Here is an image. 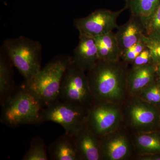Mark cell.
I'll list each match as a JSON object with an SVG mask.
<instances>
[{"instance_id": "1", "label": "cell", "mask_w": 160, "mask_h": 160, "mask_svg": "<svg viewBox=\"0 0 160 160\" xmlns=\"http://www.w3.org/2000/svg\"><path fill=\"white\" fill-rule=\"evenodd\" d=\"M126 63L99 60L87 71L89 88L94 101L113 103L125 95L127 72Z\"/></svg>"}, {"instance_id": "2", "label": "cell", "mask_w": 160, "mask_h": 160, "mask_svg": "<svg viewBox=\"0 0 160 160\" xmlns=\"http://www.w3.org/2000/svg\"><path fill=\"white\" fill-rule=\"evenodd\" d=\"M44 107L42 102L25 85L15 89L9 99L2 106L1 122L12 128L42 122Z\"/></svg>"}, {"instance_id": "3", "label": "cell", "mask_w": 160, "mask_h": 160, "mask_svg": "<svg viewBox=\"0 0 160 160\" xmlns=\"http://www.w3.org/2000/svg\"><path fill=\"white\" fill-rule=\"evenodd\" d=\"M71 63V56H58L41 68L31 80L26 82L27 88L44 106L59 99L64 74Z\"/></svg>"}, {"instance_id": "4", "label": "cell", "mask_w": 160, "mask_h": 160, "mask_svg": "<svg viewBox=\"0 0 160 160\" xmlns=\"http://www.w3.org/2000/svg\"><path fill=\"white\" fill-rule=\"evenodd\" d=\"M3 49L12 65L26 80H31L41 69L42 46L24 36L6 40Z\"/></svg>"}, {"instance_id": "5", "label": "cell", "mask_w": 160, "mask_h": 160, "mask_svg": "<svg viewBox=\"0 0 160 160\" xmlns=\"http://www.w3.org/2000/svg\"><path fill=\"white\" fill-rule=\"evenodd\" d=\"M89 108L59 99L47 105L43 109L42 121L59 124L65 133L78 134L86 126Z\"/></svg>"}, {"instance_id": "6", "label": "cell", "mask_w": 160, "mask_h": 160, "mask_svg": "<svg viewBox=\"0 0 160 160\" xmlns=\"http://www.w3.org/2000/svg\"><path fill=\"white\" fill-rule=\"evenodd\" d=\"M86 72L71 61L62 81L59 99L90 107L94 100Z\"/></svg>"}, {"instance_id": "7", "label": "cell", "mask_w": 160, "mask_h": 160, "mask_svg": "<svg viewBox=\"0 0 160 160\" xmlns=\"http://www.w3.org/2000/svg\"><path fill=\"white\" fill-rule=\"evenodd\" d=\"M126 9L125 7L117 11L98 9L87 16L75 19L73 24L79 34L97 37L117 29L118 18Z\"/></svg>"}, {"instance_id": "8", "label": "cell", "mask_w": 160, "mask_h": 160, "mask_svg": "<svg viewBox=\"0 0 160 160\" xmlns=\"http://www.w3.org/2000/svg\"><path fill=\"white\" fill-rule=\"evenodd\" d=\"M112 104L94 101L89 108L86 127L99 138L113 131L120 122L121 112Z\"/></svg>"}, {"instance_id": "9", "label": "cell", "mask_w": 160, "mask_h": 160, "mask_svg": "<svg viewBox=\"0 0 160 160\" xmlns=\"http://www.w3.org/2000/svg\"><path fill=\"white\" fill-rule=\"evenodd\" d=\"M71 57L72 62L88 71L99 60L97 46L94 38L79 34V42Z\"/></svg>"}, {"instance_id": "10", "label": "cell", "mask_w": 160, "mask_h": 160, "mask_svg": "<svg viewBox=\"0 0 160 160\" xmlns=\"http://www.w3.org/2000/svg\"><path fill=\"white\" fill-rule=\"evenodd\" d=\"M115 34L122 54L124 50L141 41L145 34V28L139 19L131 16L125 24L118 26Z\"/></svg>"}, {"instance_id": "11", "label": "cell", "mask_w": 160, "mask_h": 160, "mask_svg": "<svg viewBox=\"0 0 160 160\" xmlns=\"http://www.w3.org/2000/svg\"><path fill=\"white\" fill-rule=\"evenodd\" d=\"M74 137L79 160H98L102 158L99 137L86 126Z\"/></svg>"}, {"instance_id": "12", "label": "cell", "mask_w": 160, "mask_h": 160, "mask_svg": "<svg viewBox=\"0 0 160 160\" xmlns=\"http://www.w3.org/2000/svg\"><path fill=\"white\" fill-rule=\"evenodd\" d=\"M48 151L51 160H79L75 137L66 133L49 145Z\"/></svg>"}, {"instance_id": "13", "label": "cell", "mask_w": 160, "mask_h": 160, "mask_svg": "<svg viewBox=\"0 0 160 160\" xmlns=\"http://www.w3.org/2000/svg\"><path fill=\"white\" fill-rule=\"evenodd\" d=\"M101 157L110 160L123 159L129 154L128 140L122 135L117 134L100 140Z\"/></svg>"}, {"instance_id": "14", "label": "cell", "mask_w": 160, "mask_h": 160, "mask_svg": "<svg viewBox=\"0 0 160 160\" xmlns=\"http://www.w3.org/2000/svg\"><path fill=\"white\" fill-rule=\"evenodd\" d=\"M137 102L132 103L129 110L130 122L135 127L146 129L153 124L157 113L155 109L146 102Z\"/></svg>"}, {"instance_id": "15", "label": "cell", "mask_w": 160, "mask_h": 160, "mask_svg": "<svg viewBox=\"0 0 160 160\" xmlns=\"http://www.w3.org/2000/svg\"><path fill=\"white\" fill-rule=\"evenodd\" d=\"M154 71L151 64L132 67L127 72L126 84L133 93L141 92L151 84L154 78Z\"/></svg>"}, {"instance_id": "16", "label": "cell", "mask_w": 160, "mask_h": 160, "mask_svg": "<svg viewBox=\"0 0 160 160\" xmlns=\"http://www.w3.org/2000/svg\"><path fill=\"white\" fill-rule=\"evenodd\" d=\"M94 38L99 60L112 62L120 60L121 52L113 32Z\"/></svg>"}, {"instance_id": "17", "label": "cell", "mask_w": 160, "mask_h": 160, "mask_svg": "<svg viewBox=\"0 0 160 160\" xmlns=\"http://www.w3.org/2000/svg\"><path fill=\"white\" fill-rule=\"evenodd\" d=\"M12 63L3 53L0 57V102L2 106L9 99L16 88L12 78Z\"/></svg>"}, {"instance_id": "18", "label": "cell", "mask_w": 160, "mask_h": 160, "mask_svg": "<svg viewBox=\"0 0 160 160\" xmlns=\"http://www.w3.org/2000/svg\"><path fill=\"white\" fill-rule=\"evenodd\" d=\"M125 7L131 16L139 19L144 26L160 5V0H125Z\"/></svg>"}, {"instance_id": "19", "label": "cell", "mask_w": 160, "mask_h": 160, "mask_svg": "<svg viewBox=\"0 0 160 160\" xmlns=\"http://www.w3.org/2000/svg\"><path fill=\"white\" fill-rule=\"evenodd\" d=\"M23 160H48L45 142L41 138H33Z\"/></svg>"}, {"instance_id": "20", "label": "cell", "mask_w": 160, "mask_h": 160, "mask_svg": "<svg viewBox=\"0 0 160 160\" xmlns=\"http://www.w3.org/2000/svg\"><path fill=\"white\" fill-rule=\"evenodd\" d=\"M138 147L144 152L160 151V138L153 134L140 135L137 138Z\"/></svg>"}, {"instance_id": "21", "label": "cell", "mask_w": 160, "mask_h": 160, "mask_svg": "<svg viewBox=\"0 0 160 160\" xmlns=\"http://www.w3.org/2000/svg\"><path fill=\"white\" fill-rule=\"evenodd\" d=\"M145 35L160 40V5L145 25Z\"/></svg>"}, {"instance_id": "22", "label": "cell", "mask_w": 160, "mask_h": 160, "mask_svg": "<svg viewBox=\"0 0 160 160\" xmlns=\"http://www.w3.org/2000/svg\"><path fill=\"white\" fill-rule=\"evenodd\" d=\"M146 48L141 39L138 42L132 45L122 52L120 59L126 63H132L139 54Z\"/></svg>"}, {"instance_id": "23", "label": "cell", "mask_w": 160, "mask_h": 160, "mask_svg": "<svg viewBox=\"0 0 160 160\" xmlns=\"http://www.w3.org/2000/svg\"><path fill=\"white\" fill-rule=\"evenodd\" d=\"M141 98L143 101L147 103H160V87L150 84L141 92Z\"/></svg>"}, {"instance_id": "24", "label": "cell", "mask_w": 160, "mask_h": 160, "mask_svg": "<svg viewBox=\"0 0 160 160\" xmlns=\"http://www.w3.org/2000/svg\"><path fill=\"white\" fill-rule=\"evenodd\" d=\"M142 40L150 52L152 62H160V40L148 37L145 34Z\"/></svg>"}, {"instance_id": "25", "label": "cell", "mask_w": 160, "mask_h": 160, "mask_svg": "<svg viewBox=\"0 0 160 160\" xmlns=\"http://www.w3.org/2000/svg\"><path fill=\"white\" fill-rule=\"evenodd\" d=\"M152 62L150 52L147 48H145L132 62V67L146 66L150 64Z\"/></svg>"}, {"instance_id": "26", "label": "cell", "mask_w": 160, "mask_h": 160, "mask_svg": "<svg viewBox=\"0 0 160 160\" xmlns=\"http://www.w3.org/2000/svg\"><path fill=\"white\" fill-rule=\"evenodd\" d=\"M142 159L144 160H160V158L159 157H145L142 158Z\"/></svg>"}, {"instance_id": "27", "label": "cell", "mask_w": 160, "mask_h": 160, "mask_svg": "<svg viewBox=\"0 0 160 160\" xmlns=\"http://www.w3.org/2000/svg\"><path fill=\"white\" fill-rule=\"evenodd\" d=\"M158 72H159L160 74V65L158 67Z\"/></svg>"}]
</instances>
